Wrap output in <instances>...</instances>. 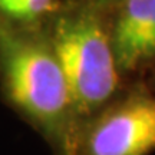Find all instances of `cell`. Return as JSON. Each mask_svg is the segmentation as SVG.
<instances>
[{"mask_svg":"<svg viewBox=\"0 0 155 155\" xmlns=\"http://www.w3.org/2000/svg\"><path fill=\"white\" fill-rule=\"evenodd\" d=\"M0 79L7 99L65 155L78 119L52 45L0 26Z\"/></svg>","mask_w":155,"mask_h":155,"instance_id":"6da1fadb","label":"cell"},{"mask_svg":"<svg viewBox=\"0 0 155 155\" xmlns=\"http://www.w3.org/2000/svg\"><path fill=\"white\" fill-rule=\"evenodd\" d=\"M50 45L66 79L76 119L99 112L119 82L111 38L99 20L89 13L62 17Z\"/></svg>","mask_w":155,"mask_h":155,"instance_id":"7a4b0ae2","label":"cell"},{"mask_svg":"<svg viewBox=\"0 0 155 155\" xmlns=\"http://www.w3.org/2000/svg\"><path fill=\"white\" fill-rule=\"evenodd\" d=\"M155 151V96L134 94L79 127L65 155H150Z\"/></svg>","mask_w":155,"mask_h":155,"instance_id":"3957f363","label":"cell"},{"mask_svg":"<svg viewBox=\"0 0 155 155\" xmlns=\"http://www.w3.org/2000/svg\"><path fill=\"white\" fill-rule=\"evenodd\" d=\"M119 72H131L155 58V0H127L111 38Z\"/></svg>","mask_w":155,"mask_h":155,"instance_id":"277c9868","label":"cell"},{"mask_svg":"<svg viewBox=\"0 0 155 155\" xmlns=\"http://www.w3.org/2000/svg\"><path fill=\"white\" fill-rule=\"evenodd\" d=\"M52 9V0H2L0 2V10L6 15L30 20L42 16Z\"/></svg>","mask_w":155,"mask_h":155,"instance_id":"5b68a950","label":"cell"},{"mask_svg":"<svg viewBox=\"0 0 155 155\" xmlns=\"http://www.w3.org/2000/svg\"><path fill=\"white\" fill-rule=\"evenodd\" d=\"M0 2H2V0H0Z\"/></svg>","mask_w":155,"mask_h":155,"instance_id":"8992f818","label":"cell"}]
</instances>
